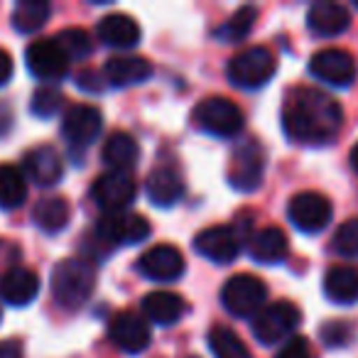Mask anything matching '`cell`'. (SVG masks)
Segmentation results:
<instances>
[{"label":"cell","mask_w":358,"mask_h":358,"mask_svg":"<svg viewBox=\"0 0 358 358\" xmlns=\"http://www.w3.org/2000/svg\"><path fill=\"white\" fill-rule=\"evenodd\" d=\"M343 125V108L336 99L309 86L287 91L282 103V130L292 143L319 148L336 140Z\"/></svg>","instance_id":"6da1fadb"},{"label":"cell","mask_w":358,"mask_h":358,"mask_svg":"<svg viewBox=\"0 0 358 358\" xmlns=\"http://www.w3.org/2000/svg\"><path fill=\"white\" fill-rule=\"evenodd\" d=\"M96 287V265L89 258H66L52 270V294L64 309H79Z\"/></svg>","instance_id":"7a4b0ae2"},{"label":"cell","mask_w":358,"mask_h":358,"mask_svg":"<svg viewBox=\"0 0 358 358\" xmlns=\"http://www.w3.org/2000/svg\"><path fill=\"white\" fill-rule=\"evenodd\" d=\"M275 71H278V59L268 47H248L231 57L229 66H226L231 84L248 91L265 86L275 76Z\"/></svg>","instance_id":"3957f363"},{"label":"cell","mask_w":358,"mask_h":358,"mask_svg":"<svg viewBox=\"0 0 358 358\" xmlns=\"http://www.w3.org/2000/svg\"><path fill=\"white\" fill-rule=\"evenodd\" d=\"M194 123L214 138H236L243 130V110L224 96H209L194 108Z\"/></svg>","instance_id":"277c9868"},{"label":"cell","mask_w":358,"mask_h":358,"mask_svg":"<svg viewBox=\"0 0 358 358\" xmlns=\"http://www.w3.org/2000/svg\"><path fill=\"white\" fill-rule=\"evenodd\" d=\"M265 297H268L265 282L248 273L234 275L231 280H226L224 289H221V302H224L226 312L238 319L255 317L265 307Z\"/></svg>","instance_id":"5b68a950"},{"label":"cell","mask_w":358,"mask_h":358,"mask_svg":"<svg viewBox=\"0 0 358 358\" xmlns=\"http://www.w3.org/2000/svg\"><path fill=\"white\" fill-rule=\"evenodd\" d=\"M302 322V314L287 299H278V302H270L255 314L253 319V334L260 343L265 346H275L282 338H287L294 329Z\"/></svg>","instance_id":"8992f818"},{"label":"cell","mask_w":358,"mask_h":358,"mask_svg":"<svg viewBox=\"0 0 358 358\" xmlns=\"http://www.w3.org/2000/svg\"><path fill=\"white\" fill-rule=\"evenodd\" d=\"M331 201L317 192H302L287 204V219L302 234H319L331 224Z\"/></svg>","instance_id":"52a82bcc"},{"label":"cell","mask_w":358,"mask_h":358,"mask_svg":"<svg viewBox=\"0 0 358 358\" xmlns=\"http://www.w3.org/2000/svg\"><path fill=\"white\" fill-rule=\"evenodd\" d=\"M101 130H103V115L89 103L69 106L64 118H62V135L74 150H84L94 145L101 138Z\"/></svg>","instance_id":"ba28073f"},{"label":"cell","mask_w":358,"mask_h":358,"mask_svg":"<svg viewBox=\"0 0 358 358\" xmlns=\"http://www.w3.org/2000/svg\"><path fill=\"white\" fill-rule=\"evenodd\" d=\"M265 152L258 143H243L234 150L229 162V182L238 192H255L263 185Z\"/></svg>","instance_id":"9c48e42d"},{"label":"cell","mask_w":358,"mask_h":358,"mask_svg":"<svg viewBox=\"0 0 358 358\" xmlns=\"http://www.w3.org/2000/svg\"><path fill=\"white\" fill-rule=\"evenodd\" d=\"M135 194H138V189L128 174H101L91 185V199L106 214H123V209H128L135 201Z\"/></svg>","instance_id":"30bf717a"},{"label":"cell","mask_w":358,"mask_h":358,"mask_svg":"<svg viewBox=\"0 0 358 358\" xmlns=\"http://www.w3.org/2000/svg\"><path fill=\"white\" fill-rule=\"evenodd\" d=\"M241 245H243V238H241L238 226H211L194 238L196 253L219 265L234 263L241 253Z\"/></svg>","instance_id":"8fae6325"},{"label":"cell","mask_w":358,"mask_h":358,"mask_svg":"<svg viewBox=\"0 0 358 358\" xmlns=\"http://www.w3.org/2000/svg\"><path fill=\"white\" fill-rule=\"evenodd\" d=\"M108 338L115 348H120L128 356H135V353H143L145 348L152 341V334H150L148 319L143 314L135 312H123L115 314L108 324Z\"/></svg>","instance_id":"7c38bea8"},{"label":"cell","mask_w":358,"mask_h":358,"mask_svg":"<svg viewBox=\"0 0 358 358\" xmlns=\"http://www.w3.org/2000/svg\"><path fill=\"white\" fill-rule=\"evenodd\" d=\"M309 71L317 76L319 81L331 86H351L358 74L356 59L348 55L346 50H319L317 55L309 59Z\"/></svg>","instance_id":"4fadbf2b"},{"label":"cell","mask_w":358,"mask_h":358,"mask_svg":"<svg viewBox=\"0 0 358 358\" xmlns=\"http://www.w3.org/2000/svg\"><path fill=\"white\" fill-rule=\"evenodd\" d=\"M101 241L115 245H135L143 243L150 236V221L140 214H106L96 226Z\"/></svg>","instance_id":"5bb4252c"},{"label":"cell","mask_w":358,"mask_h":358,"mask_svg":"<svg viewBox=\"0 0 358 358\" xmlns=\"http://www.w3.org/2000/svg\"><path fill=\"white\" fill-rule=\"evenodd\" d=\"M187 263L182 250L174 248L169 243L155 245V248L145 250L138 260L140 275H145L148 280H157V282H169V280L182 278Z\"/></svg>","instance_id":"9a60e30c"},{"label":"cell","mask_w":358,"mask_h":358,"mask_svg":"<svg viewBox=\"0 0 358 358\" xmlns=\"http://www.w3.org/2000/svg\"><path fill=\"white\" fill-rule=\"evenodd\" d=\"M27 69L37 76V79H47V81H59L66 76L69 71V57L62 52V47L55 40H40L32 42L27 47Z\"/></svg>","instance_id":"2e32d148"},{"label":"cell","mask_w":358,"mask_h":358,"mask_svg":"<svg viewBox=\"0 0 358 358\" xmlns=\"http://www.w3.org/2000/svg\"><path fill=\"white\" fill-rule=\"evenodd\" d=\"M22 174L25 179H32L37 187H55L64 177L62 155L52 145H37L27 150L22 157Z\"/></svg>","instance_id":"e0dca14e"},{"label":"cell","mask_w":358,"mask_h":358,"mask_svg":"<svg viewBox=\"0 0 358 358\" xmlns=\"http://www.w3.org/2000/svg\"><path fill=\"white\" fill-rule=\"evenodd\" d=\"M307 27L319 37H338L351 27V13L341 3L319 0L307 10Z\"/></svg>","instance_id":"ac0fdd59"},{"label":"cell","mask_w":358,"mask_h":358,"mask_svg":"<svg viewBox=\"0 0 358 358\" xmlns=\"http://www.w3.org/2000/svg\"><path fill=\"white\" fill-rule=\"evenodd\" d=\"M150 76H152V64H150L145 57H135V55L110 57L103 66L106 84L118 86V89L143 84V81H148Z\"/></svg>","instance_id":"d6986e66"},{"label":"cell","mask_w":358,"mask_h":358,"mask_svg":"<svg viewBox=\"0 0 358 358\" xmlns=\"http://www.w3.org/2000/svg\"><path fill=\"white\" fill-rule=\"evenodd\" d=\"M145 192L155 206L169 209L185 196V179L179 177L174 167H157L150 172L148 182H145Z\"/></svg>","instance_id":"ffe728a7"},{"label":"cell","mask_w":358,"mask_h":358,"mask_svg":"<svg viewBox=\"0 0 358 358\" xmlns=\"http://www.w3.org/2000/svg\"><path fill=\"white\" fill-rule=\"evenodd\" d=\"M96 32H99V40L113 50H130L140 42V25L123 13H110L101 17Z\"/></svg>","instance_id":"44dd1931"},{"label":"cell","mask_w":358,"mask_h":358,"mask_svg":"<svg viewBox=\"0 0 358 358\" xmlns=\"http://www.w3.org/2000/svg\"><path fill=\"white\" fill-rule=\"evenodd\" d=\"M40 294V278L30 268H15L0 280V297L10 307H25Z\"/></svg>","instance_id":"7402d4cb"},{"label":"cell","mask_w":358,"mask_h":358,"mask_svg":"<svg viewBox=\"0 0 358 358\" xmlns=\"http://www.w3.org/2000/svg\"><path fill=\"white\" fill-rule=\"evenodd\" d=\"M187 302L179 294L167 292V289H157V292H150L143 299V317L150 322L159 324V327H172L179 319L185 317Z\"/></svg>","instance_id":"603a6c76"},{"label":"cell","mask_w":358,"mask_h":358,"mask_svg":"<svg viewBox=\"0 0 358 358\" xmlns=\"http://www.w3.org/2000/svg\"><path fill=\"white\" fill-rule=\"evenodd\" d=\"M324 294H327L329 302L356 304L358 302V268H351V265L329 268L327 275H324Z\"/></svg>","instance_id":"cb8c5ba5"},{"label":"cell","mask_w":358,"mask_h":358,"mask_svg":"<svg viewBox=\"0 0 358 358\" xmlns=\"http://www.w3.org/2000/svg\"><path fill=\"white\" fill-rule=\"evenodd\" d=\"M289 253V243L287 236L282 234L275 226H268V229H260L258 234H253L250 238V255L253 260L263 265H278L287 258Z\"/></svg>","instance_id":"d4e9b609"},{"label":"cell","mask_w":358,"mask_h":358,"mask_svg":"<svg viewBox=\"0 0 358 358\" xmlns=\"http://www.w3.org/2000/svg\"><path fill=\"white\" fill-rule=\"evenodd\" d=\"M140 148L133 135L128 133H113L103 143V162L118 174H128L138 164Z\"/></svg>","instance_id":"484cf974"},{"label":"cell","mask_w":358,"mask_h":358,"mask_svg":"<svg viewBox=\"0 0 358 358\" xmlns=\"http://www.w3.org/2000/svg\"><path fill=\"white\" fill-rule=\"evenodd\" d=\"M69 219H71V206L62 196H45L32 209V221L45 234H59L62 229H66Z\"/></svg>","instance_id":"4316f807"},{"label":"cell","mask_w":358,"mask_h":358,"mask_svg":"<svg viewBox=\"0 0 358 358\" xmlns=\"http://www.w3.org/2000/svg\"><path fill=\"white\" fill-rule=\"evenodd\" d=\"M27 199V179L15 164H0V209L15 211Z\"/></svg>","instance_id":"83f0119b"},{"label":"cell","mask_w":358,"mask_h":358,"mask_svg":"<svg viewBox=\"0 0 358 358\" xmlns=\"http://www.w3.org/2000/svg\"><path fill=\"white\" fill-rule=\"evenodd\" d=\"M50 13L52 8L45 0H22L13 10V27L20 35H35V32H40L47 25Z\"/></svg>","instance_id":"f1b7e54d"},{"label":"cell","mask_w":358,"mask_h":358,"mask_svg":"<svg viewBox=\"0 0 358 358\" xmlns=\"http://www.w3.org/2000/svg\"><path fill=\"white\" fill-rule=\"evenodd\" d=\"M209 348L214 358H253L238 334L229 327H214L209 331Z\"/></svg>","instance_id":"f546056e"},{"label":"cell","mask_w":358,"mask_h":358,"mask_svg":"<svg viewBox=\"0 0 358 358\" xmlns=\"http://www.w3.org/2000/svg\"><path fill=\"white\" fill-rule=\"evenodd\" d=\"M255 20H258V10H255L253 6H243L226 20L214 35L219 37L221 42H241L250 35Z\"/></svg>","instance_id":"4dcf8cb0"},{"label":"cell","mask_w":358,"mask_h":358,"mask_svg":"<svg viewBox=\"0 0 358 358\" xmlns=\"http://www.w3.org/2000/svg\"><path fill=\"white\" fill-rule=\"evenodd\" d=\"M55 42L62 47V52L69 57V62L86 59V57L94 52V42H91V35L86 30H81V27H69V30L59 32V35L55 37Z\"/></svg>","instance_id":"1f68e13d"},{"label":"cell","mask_w":358,"mask_h":358,"mask_svg":"<svg viewBox=\"0 0 358 358\" xmlns=\"http://www.w3.org/2000/svg\"><path fill=\"white\" fill-rule=\"evenodd\" d=\"M62 106H64V96H62V91L50 89V86L37 89L35 94H32V101H30V110H32V115H37V118H52V115L59 113Z\"/></svg>","instance_id":"d6a6232c"},{"label":"cell","mask_w":358,"mask_h":358,"mask_svg":"<svg viewBox=\"0 0 358 358\" xmlns=\"http://www.w3.org/2000/svg\"><path fill=\"white\" fill-rule=\"evenodd\" d=\"M334 250L343 258H358V219H348L334 234Z\"/></svg>","instance_id":"836d02e7"},{"label":"cell","mask_w":358,"mask_h":358,"mask_svg":"<svg viewBox=\"0 0 358 358\" xmlns=\"http://www.w3.org/2000/svg\"><path fill=\"white\" fill-rule=\"evenodd\" d=\"M22 250L15 241L0 238V280L6 278L8 273H13L15 268H20Z\"/></svg>","instance_id":"e575fe53"},{"label":"cell","mask_w":358,"mask_h":358,"mask_svg":"<svg viewBox=\"0 0 358 358\" xmlns=\"http://www.w3.org/2000/svg\"><path fill=\"white\" fill-rule=\"evenodd\" d=\"M322 338L329 346H346L353 338V329L346 322H329L322 327Z\"/></svg>","instance_id":"d590c367"},{"label":"cell","mask_w":358,"mask_h":358,"mask_svg":"<svg viewBox=\"0 0 358 358\" xmlns=\"http://www.w3.org/2000/svg\"><path fill=\"white\" fill-rule=\"evenodd\" d=\"M275 358H312L309 341L304 336H292L282 348H280Z\"/></svg>","instance_id":"8d00e7d4"},{"label":"cell","mask_w":358,"mask_h":358,"mask_svg":"<svg viewBox=\"0 0 358 358\" xmlns=\"http://www.w3.org/2000/svg\"><path fill=\"white\" fill-rule=\"evenodd\" d=\"M79 89H84V91H89V94H99L101 89H103V84H106V79L101 76V71H96V69H86V71H81L79 74Z\"/></svg>","instance_id":"74e56055"},{"label":"cell","mask_w":358,"mask_h":358,"mask_svg":"<svg viewBox=\"0 0 358 358\" xmlns=\"http://www.w3.org/2000/svg\"><path fill=\"white\" fill-rule=\"evenodd\" d=\"M13 71H15V64H13V57L8 55L6 50H0V86H6L8 81L13 79Z\"/></svg>","instance_id":"f35d334b"},{"label":"cell","mask_w":358,"mask_h":358,"mask_svg":"<svg viewBox=\"0 0 358 358\" xmlns=\"http://www.w3.org/2000/svg\"><path fill=\"white\" fill-rule=\"evenodd\" d=\"M0 358H22V346L17 338H6L0 341Z\"/></svg>","instance_id":"ab89813d"},{"label":"cell","mask_w":358,"mask_h":358,"mask_svg":"<svg viewBox=\"0 0 358 358\" xmlns=\"http://www.w3.org/2000/svg\"><path fill=\"white\" fill-rule=\"evenodd\" d=\"M13 125V110L8 103H0V135H6Z\"/></svg>","instance_id":"60d3db41"},{"label":"cell","mask_w":358,"mask_h":358,"mask_svg":"<svg viewBox=\"0 0 358 358\" xmlns=\"http://www.w3.org/2000/svg\"><path fill=\"white\" fill-rule=\"evenodd\" d=\"M351 167L358 172V143L353 145V150H351Z\"/></svg>","instance_id":"b9f144b4"},{"label":"cell","mask_w":358,"mask_h":358,"mask_svg":"<svg viewBox=\"0 0 358 358\" xmlns=\"http://www.w3.org/2000/svg\"><path fill=\"white\" fill-rule=\"evenodd\" d=\"M353 6H356V8H358V0H356V3H353Z\"/></svg>","instance_id":"7bdbcfd3"},{"label":"cell","mask_w":358,"mask_h":358,"mask_svg":"<svg viewBox=\"0 0 358 358\" xmlns=\"http://www.w3.org/2000/svg\"><path fill=\"white\" fill-rule=\"evenodd\" d=\"M189 358H196V356H189Z\"/></svg>","instance_id":"ee69618b"},{"label":"cell","mask_w":358,"mask_h":358,"mask_svg":"<svg viewBox=\"0 0 358 358\" xmlns=\"http://www.w3.org/2000/svg\"><path fill=\"white\" fill-rule=\"evenodd\" d=\"M0 317H3V314H0Z\"/></svg>","instance_id":"f6af8a7d"}]
</instances>
